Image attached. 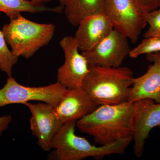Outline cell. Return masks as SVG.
<instances>
[{
	"mask_svg": "<svg viewBox=\"0 0 160 160\" xmlns=\"http://www.w3.org/2000/svg\"><path fill=\"white\" fill-rule=\"evenodd\" d=\"M133 102L103 105L77 121L81 132L91 136L94 142L108 146L120 140L133 138Z\"/></svg>",
	"mask_w": 160,
	"mask_h": 160,
	"instance_id": "obj_1",
	"label": "cell"
},
{
	"mask_svg": "<svg viewBox=\"0 0 160 160\" xmlns=\"http://www.w3.org/2000/svg\"><path fill=\"white\" fill-rule=\"evenodd\" d=\"M134 78L128 67H92L82 88L98 106L117 105L129 102Z\"/></svg>",
	"mask_w": 160,
	"mask_h": 160,
	"instance_id": "obj_2",
	"label": "cell"
},
{
	"mask_svg": "<svg viewBox=\"0 0 160 160\" xmlns=\"http://www.w3.org/2000/svg\"><path fill=\"white\" fill-rule=\"evenodd\" d=\"M76 121L63 124L52 140L54 150L48 155L49 160H82L88 157L101 160L111 155H123L133 138L120 140L108 146H96L85 138L75 134Z\"/></svg>",
	"mask_w": 160,
	"mask_h": 160,
	"instance_id": "obj_3",
	"label": "cell"
},
{
	"mask_svg": "<svg viewBox=\"0 0 160 160\" xmlns=\"http://www.w3.org/2000/svg\"><path fill=\"white\" fill-rule=\"evenodd\" d=\"M2 30L14 55L29 59L48 45L54 36L55 26L32 22L20 14L10 19Z\"/></svg>",
	"mask_w": 160,
	"mask_h": 160,
	"instance_id": "obj_4",
	"label": "cell"
},
{
	"mask_svg": "<svg viewBox=\"0 0 160 160\" xmlns=\"http://www.w3.org/2000/svg\"><path fill=\"white\" fill-rule=\"evenodd\" d=\"M67 89L57 82L41 87L24 86L18 82L14 78L9 76L6 84L0 89V107L11 104L23 105L32 101L43 102L56 107Z\"/></svg>",
	"mask_w": 160,
	"mask_h": 160,
	"instance_id": "obj_5",
	"label": "cell"
},
{
	"mask_svg": "<svg viewBox=\"0 0 160 160\" xmlns=\"http://www.w3.org/2000/svg\"><path fill=\"white\" fill-rule=\"evenodd\" d=\"M105 12L113 29L133 44L147 24L134 0H106Z\"/></svg>",
	"mask_w": 160,
	"mask_h": 160,
	"instance_id": "obj_6",
	"label": "cell"
},
{
	"mask_svg": "<svg viewBox=\"0 0 160 160\" xmlns=\"http://www.w3.org/2000/svg\"><path fill=\"white\" fill-rule=\"evenodd\" d=\"M128 40L113 29L102 41L81 53L86 58L89 69L94 67H120L129 56L131 49Z\"/></svg>",
	"mask_w": 160,
	"mask_h": 160,
	"instance_id": "obj_7",
	"label": "cell"
},
{
	"mask_svg": "<svg viewBox=\"0 0 160 160\" xmlns=\"http://www.w3.org/2000/svg\"><path fill=\"white\" fill-rule=\"evenodd\" d=\"M59 45L65 55V62L58 69L57 82L67 89L82 87L89 71L86 58L79 52L78 45L74 36H66Z\"/></svg>",
	"mask_w": 160,
	"mask_h": 160,
	"instance_id": "obj_8",
	"label": "cell"
},
{
	"mask_svg": "<svg viewBox=\"0 0 160 160\" xmlns=\"http://www.w3.org/2000/svg\"><path fill=\"white\" fill-rule=\"evenodd\" d=\"M31 112L30 129L38 139V144L44 151L52 149V140L63 123L55 107L46 103H24Z\"/></svg>",
	"mask_w": 160,
	"mask_h": 160,
	"instance_id": "obj_9",
	"label": "cell"
},
{
	"mask_svg": "<svg viewBox=\"0 0 160 160\" xmlns=\"http://www.w3.org/2000/svg\"><path fill=\"white\" fill-rule=\"evenodd\" d=\"M133 102V152L142 157L146 140L152 129L160 125V103L151 99H141Z\"/></svg>",
	"mask_w": 160,
	"mask_h": 160,
	"instance_id": "obj_10",
	"label": "cell"
},
{
	"mask_svg": "<svg viewBox=\"0 0 160 160\" xmlns=\"http://www.w3.org/2000/svg\"><path fill=\"white\" fill-rule=\"evenodd\" d=\"M98 106L82 87L67 89L55 109L64 124L77 122L94 111Z\"/></svg>",
	"mask_w": 160,
	"mask_h": 160,
	"instance_id": "obj_11",
	"label": "cell"
},
{
	"mask_svg": "<svg viewBox=\"0 0 160 160\" xmlns=\"http://www.w3.org/2000/svg\"><path fill=\"white\" fill-rule=\"evenodd\" d=\"M146 59L152 62L145 74L134 78L129 102L151 99L160 103V52L146 54Z\"/></svg>",
	"mask_w": 160,
	"mask_h": 160,
	"instance_id": "obj_12",
	"label": "cell"
},
{
	"mask_svg": "<svg viewBox=\"0 0 160 160\" xmlns=\"http://www.w3.org/2000/svg\"><path fill=\"white\" fill-rule=\"evenodd\" d=\"M74 37L79 49L86 51L106 38L113 30L111 22L105 13L92 15L78 26Z\"/></svg>",
	"mask_w": 160,
	"mask_h": 160,
	"instance_id": "obj_13",
	"label": "cell"
},
{
	"mask_svg": "<svg viewBox=\"0 0 160 160\" xmlns=\"http://www.w3.org/2000/svg\"><path fill=\"white\" fill-rule=\"evenodd\" d=\"M106 0H66L64 12L69 22L74 27L92 15L105 13Z\"/></svg>",
	"mask_w": 160,
	"mask_h": 160,
	"instance_id": "obj_14",
	"label": "cell"
},
{
	"mask_svg": "<svg viewBox=\"0 0 160 160\" xmlns=\"http://www.w3.org/2000/svg\"><path fill=\"white\" fill-rule=\"evenodd\" d=\"M64 6L49 7L29 0H0V12H4L9 18L16 17L21 12L38 13L44 12L62 13Z\"/></svg>",
	"mask_w": 160,
	"mask_h": 160,
	"instance_id": "obj_15",
	"label": "cell"
},
{
	"mask_svg": "<svg viewBox=\"0 0 160 160\" xmlns=\"http://www.w3.org/2000/svg\"><path fill=\"white\" fill-rule=\"evenodd\" d=\"M2 30H0V69L8 77L12 76L13 66L18 58L8 48Z\"/></svg>",
	"mask_w": 160,
	"mask_h": 160,
	"instance_id": "obj_16",
	"label": "cell"
},
{
	"mask_svg": "<svg viewBox=\"0 0 160 160\" xmlns=\"http://www.w3.org/2000/svg\"><path fill=\"white\" fill-rule=\"evenodd\" d=\"M160 52V38H145L139 44L130 50L129 56L136 58L143 54Z\"/></svg>",
	"mask_w": 160,
	"mask_h": 160,
	"instance_id": "obj_17",
	"label": "cell"
},
{
	"mask_svg": "<svg viewBox=\"0 0 160 160\" xmlns=\"http://www.w3.org/2000/svg\"><path fill=\"white\" fill-rule=\"evenodd\" d=\"M144 18L149 28L144 34V38H160V5L157 9L143 12Z\"/></svg>",
	"mask_w": 160,
	"mask_h": 160,
	"instance_id": "obj_18",
	"label": "cell"
},
{
	"mask_svg": "<svg viewBox=\"0 0 160 160\" xmlns=\"http://www.w3.org/2000/svg\"><path fill=\"white\" fill-rule=\"evenodd\" d=\"M138 7L143 12H149L157 9L160 0H134Z\"/></svg>",
	"mask_w": 160,
	"mask_h": 160,
	"instance_id": "obj_19",
	"label": "cell"
},
{
	"mask_svg": "<svg viewBox=\"0 0 160 160\" xmlns=\"http://www.w3.org/2000/svg\"><path fill=\"white\" fill-rule=\"evenodd\" d=\"M12 122V117L10 115L0 117V137L4 131L7 130Z\"/></svg>",
	"mask_w": 160,
	"mask_h": 160,
	"instance_id": "obj_20",
	"label": "cell"
},
{
	"mask_svg": "<svg viewBox=\"0 0 160 160\" xmlns=\"http://www.w3.org/2000/svg\"><path fill=\"white\" fill-rule=\"evenodd\" d=\"M31 1L34 2L40 3V4H44V3L51 2L52 1H58L61 3V5L64 6L65 2H66V0H31Z\"/></svg>",
	"mask_w": 160,
	"mask_h": 160,
	"instance_id": "obj_21",
	"label": "cell"
},
{
	"mask_svg": "<svg viewBox=\"0 0 160 160\" xmlns=\"http://www.w3.org/2000/svg\"><path fill=\"white\" fill-rule=\"evenodd\" d=\"M158 127L160 129V125H159L158 126Z\"/></svg>",
	"mask_w": 160,
	"mask_h": 160,
	"instance_id": "obj_22",
	"label": "cell"
}]
</instances>
